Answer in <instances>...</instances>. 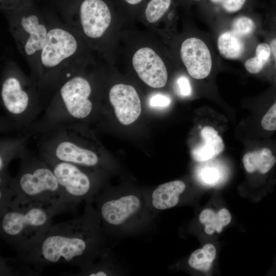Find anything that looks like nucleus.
I'll list each match as a JSON object with an SVG mask.
<instances>
[{"label":"nucleus","mask_w":276,"mask_h":276,"mask_svg":"<svg viewBox=\"0 0 276 276\" xmlns=\"http://www.w3.org/2000/svg\"><path fill=\"white\" fill-rule=\"evenodd\" d=\"M87 213L52 224L38 238L16 249L19 261L36 270L54 264L81 269L88 262L94 235Z\"/></svg>","instance_id":"f257e3e1"},{"label":"nucleus","mask_w":276,"mask_h":276,"mask_svg":"<svg viewBox=\"0 0 276 276\" xmlns=\"http://www.w3.org/2000/svg\"><path fill=\"white\" fill-rule=\"evenodd\" d=\"M16 176L0 187V208L37 206L55 215L72 210L65 201L57 179L47 163L28 151L20 158Z\"/></svg>","instance_id":"f03ea898"},{"label":"nucleus","mask_w":276,"mask_h":276,"mask_svg":"<svg viewBox=\"0 0 276 276\" xmlns=\"http://www.w3.org/2000/svg\"><path fill=\"white\" fill-rule=\"evenodd\" d=\"M49 31L34 79L42 97L55 91L66 78L86 66V43L63 22L48 20Z\"/></svg>","instance_id":"7ed1b4c3"},{"label":"nucleus","mask_w":276,"mask_h":276,"mask_svg":"<svg viewBox=\"0 0 276 276\" xmlns=\"http://www.w3.org/2000/svg\"><path fill=\"white\" fill-rule=\"evenodd\" d=\"M41 98L35 80L26 76L15 62L6 61L0 85V103L4 114L1 124L3 131L32 134V126L43 110Z\"/></svg>","instance_id":"20e7f679"},{"label":"nucleus","mask_w":276,"mask_h":276,"mask_svg":"<svg viewBox=\"0 0 276 276\" xmlns=\"http://www.w3.org/2000/svg\"><path fill=\"white\" fill-rule=\"evenodd\" d=\"M86 66L79 70L58 87L31 129L41 134L61 126L84 124L94 110V88Z\"/></svg>","instance_id":"39448f33"},{"label":"nucleus","mask_w":276,"mask_h":276,"mask_svg":"<svg viewBox=\"0 0 276 276\" xmlns=\"http://www.w3.org/2000/svg\"><path fill=\"white\" fill-rule=\"evenodd\" d=\"M39 134V152L89 169L100 164L101 157L95 149L94 141L86 125L61 126Z\"/></svg>","instance_id":"423d86ee"},{"label":"nucleus","mask_w":276,"mask_h":276,"mask_svg":"<svg viewBox=\"0 0 276 276\" xmlns=\"http://www.w3.org/2000/svg\"><path fill=\"white\" fill-rule=\"evenodd\" d=\"M1 210V238L16 250L40 237L55 215L37 206H7Z\"/></svg>","instance_id":"0eeeda50"},{"label":"nucleus","mask_w":276,"mask_h":276,"mask_svg":"<svg viewBox=\"0 0 276 276\" xmlns=\"http://www.w3.org/2000/svg\"><path fill=\"white\" fill-rule=\"evenodd\" d=\"M8 24L18 51L27 61L34 79L40 54L47 41L48 21L36 13L18 10L9 17Z\"/></svg>","instance_id":"6e6552de"},{"label":"nucleus","mask_w":276,"mask_h":276,"mask_svg":"<svg viewBox=\"0 0 276 276\" xmlns=\"http://www.w3.org/2000/svg\"><path fill=\"white\" fill-rule=\"evenodd\" d=\"M112 21L111 11L103 0H83L77 11L66 17L63 22L87 45L103 38Z\"/></svg>","instance_id":"1a4fd4ad"},{"label":"nucleus","mask_w":276,"mask_h":276,"mask_svg":"<svg viewBox=\"0 0 276 276\" xmlns=\"http://www.w3.org/2000/svg\"><path fill=\"white\" fill-rule=\"evenodd\" d=\"M52 170L65 201L72 209L88 197L93 188L89 168L56 159L39 152Z\"/></svg>","instance_id":"9d476101"},{"label":"nucleus","mask_w":276,"mask_h":276,"mask_svg":"<svg viewBox=\"0 0 276 276\" xmlns=\"http://www.w3.org/2000/svg\"><path fill=\"white\" fill-rule=\"evenodd\" d=\"M108 99L119 122L128 125L135 121L141 113V103L135 89L130 85L117 83L108 90Z\"/></svg>","instance_id":"9b49d317"},{"label":"nucleus","mask_w":276,"mask_h":276,"mask_svg":"<svg viewBox=\"0 0 276 276\" xmlns=\"http://www.w3.org/2000/svg\"><path fill=\"white\" fill-rule=\"evenodd\" d=\"M132 65L140 78L153 88L164 87L167 82L166 66L160 56L152 49H139L132 57Z\"/></svg>","instance_id":"f8f14e48"},{"label":"nucleus","mask_w":276,"mask_h":276,"mask_svg":"<svg viewBox=\"0 0 276 276\" xmlns=\"http://www.w3.org/2000/svg\"><path fill=\"white\" fill-rule=\"evenodd\" d=\"M181 60L188 74L195 79L209 76L212 68V58L205 43L197 37L185 39L180 47Z\"/></svg>","instance_id":"ddd939ff"},{"label":"nucleus","mask_w":276,"mask_h":276,"mask_svg":"<svg viewBox=\"0 0 276 276\" xmlns=\"http://www.w3.org/2000/svg\"><path fill=\"white\" fill-rule=\"evenodd\" d=\"M140 205V199L136 196L127 195L105 201L101 208V214L108 224L118 225L134 214Z\"/></svg>","instance_id":"4468645a"},{"label":"nucleus","mask_w":276,"mask_h":276,"mask_svg":"<svg viewBox=\"0 0 276 276\" xmlns=\"http://www.w3.org/2000/svg\"><path fill=\"white\" fill-rule=\"evenodd\" d=\"M32 134L17 135L15 137L3 138L0 143V180L8 178L10 163L15 158H20L28 151L27 141Z\"/></svg>","instance_id":"2eb2a0df"},{"label":"nucleus","mask_w":276,"mask_h":276,"mask_svg":"<svg viewBox=\"0 0 276 276\" xmlns=\"http://www.w3.org/2000/svg\"><path fill=\"white\" fill-rule=\"evenodd\" d=\"M202 140L191 151L192 158L196 162L210 160L222 152L224 145L218 131L213 127L206 126L200 131Z\"/></svg>","instance_id":"dca6fc26"},{"label":"nucleus","mask_w":276,"mask_h":276,"mask_svg":"<svg viewBox=\"0 0 276 276\" xmlns=\"http://www.w3.org/2000/svg\"><path fill=\"white\" fill-rule=\"evenodd\" d=\"M186 188L180 180H174L159 185L153 192L152 204L158 210H165L175 206L179 195Z\"/></svg>","instance_id":"f3484780"},{"label":"nucleus","mask_w":276,"mask_h":276,"mask_svg":"<svg viewBox=\"0 0 276 276\" xmlns=\"http://www.w3.org/2000/svg\"><path fill=\"white\" fill-rule=\"evenodd\" d=\"M276 163L273 150L267 146L246 153L243 157L244 167L247 172H258L265 174L269 172Z\"/></svg>","instance_id":"a211bd4d"},{"label":"nucleus","mask_w":276,"mask_h":276,"mask_svg":"<svg viewBox=\"0 0 276 276\" xmlns=\"http://www.w3.org/2000/svg\"><path fill=\"white\" fill-rule=\"evenodd\" d=\"M217 49L220 54L227 59L240 58L245 51L244 39L231 30L222 32L218 37Z\"/></svg>","instance_id":"6ab92c4d"},{"label":"nucleus","mask_w":276,"mask_h":276,"mask_svg":"<svg viewBox=\"0 0 276 276\" xmlns=\"http://www.w3.org/2000/svg\"><path fill=\"white\" fill-rule=\"evenodd\" d=\"M232 217L229 212L225 208L217 212L209 209L203 210L200 214L199 219L204 225V231L207 234L212 235L214 231L220 233L223 227L228 224Z\"/></svg>","instance_id":"aec40b11"},{"label":"nucleus","mask_w":276,"mask_h":276,"mask_svg":"<svg viewBox=\"0 0 276 276\" xmlns=\"http://www.w3.org/2000/svg\"><path fill=\"white\" fill-rule=\"evenodd\" d=\"M271 57V51L269 43H259L256 48L255 56L245 61L244 67L250 74H258L270 62Z\"/></svg>","instance_id":"412c9836"},{"label":"nucleus","mask_w":276,"mask_h":276,"mask_svg":"<svg viewBox=\"0 0 276 276\" xmlns=\"http://www.w3.org/2000/svg\"><path fill=\"white\" fill-rule=\"evenodd\" d=\"M216 249L211 244H205L202 248L197 249L191 255L188 260L193 268L203 272L208 271L216 257Z\"/></svg>","instance_id":"4be33fe9"},{"label":"nucleus","mask_w":276,"mask_h":276,"mask_svg":"<svg viewBox=\"0 0 276 276\" xmlns=\"http://www.w3.org/2000/svg\"><path fill=\"white\" fill-rule=\"evenodd\" d=\"M256 26L254 20L246 16H240L235 18L231 26V30L240 37L245 39L252 35Z\"/></svg>","instance_id":"5701e85b"},{"label":"nucleus","mask_w":276,"mask_h":276,"mask_svg":"<svg viewBox=\"0 0 276 276\" xmlns=\"http://www.w3.org/2000/svg\"><path fill=\"white\" fill-rule=\"evenodd\" d=\"M171 0H150L146 10L145 16L150 23H154L159 20L168 11Z\"/></svg>","instance_id":"b1692460"},{"label":"nucleus","mask_w":276,"mask_h":276,"mask_svg":"<svg viewBox=\"0 0 276 276\" xmlns=\"http://www.w3.org/2000/svg\"><path fill=\"white\" fill-rule=\"evenodd\" d=\"M260 123L261 128L266 132L276 130V97L264 112Z\"/></svg>","instance_id":"393cba45"},{"label":"nucleus","mask_w":276,"mask_h":276,"mask_svg":"<svg viewBox=\"0 0 276 276\" xmlns=\"http://www.w3.org/2000/svg\"><path fill=\"white\" fill-rule=\"evenodd\" d=\"M212 3L220 5L227 13H233L239 11L246 0H210Z\"/></svg>","instance_id":"a878e982"},{"label":"nucleus","mask_w":276,"mask_h":276,"mask_svg":"<svg viewBox=\"0 0 276 276\" xmlns=\"http://www.w3.org/2000/svg\"><path fill=\"white\" fill-rule=\"evenodd\" d=\"M202 180L209 185L215 184L220 177L219 171L214 168L207 167L201 172Z\"/></svg>","instance_id":"bb28decb"},{"label":"nucleus","mask_w":276,"mask_h":276,"mask_svg":"<svg viewBox=\"0 0 276 276\" xmlns=\"http://www.w3.org/2000/svg\"><path fill=\"white\" fill-rule=\"evenodd\" d=\"M170 98L164 94H156L149 99V105L152 107L165 108L171 103Z\"/></svg>","instance_id":"cd10ccee"},{"label":"nucleus","mask_w":276,"mask_h":276,"mask_svg":"<svg viewBox=\"0 0 276 276\" xmlns=\"http://www.w3.org/2000/svg\"><path fill=\"white\" fill-rule=\"evenodd\" d=\"M178 94L182 96L187 97L191 95L192 88L189 79L184 76H180L176 81Z\"/></svg>","instance_id":"c85d7f7f"},{"label":"nucleus","mask_w":276,"mask_h":276,"mask_svg":"<svg viewBox=\"0 0 276 276\" xmlns=\"http://www.w3.org/2000/svg\"><path fill=\"white\" fill-rule=\"evenodd\" d=\"M268 42L270 45L271 51L270 62H271L273 68L276 73V32L269 38Z\"/></svg>","instance_id":"c756f323"},{"label":"nucleus","mask_w":276,"mask_h":276,"mask_svg":"<svg viewBox=\"0 0 276 276\" xmlns=\"http://www.w3.org/2000/svg\"><path fill=\"white\" fill-rule=\"evenodd\" d=\"M1 2L4 8L14 10L17 9L16 0H1Z\"/></svg>","instance_id":"7c9ffc66"},{"label":"nucleus","mask_w":276,"mask_h":276,"mask_svg":"<svg viewBox=\"0 0 276 276\" xmlns=\"http://www.w3.org/2000/svg\"><path fill=\"white\" fill-rule=\"evenodd\" d=\"M128 4L130 5H136L140 3L142 0H124Z\"/></svg>","instance_id":"2f4dec72"},{"label":"nucleus","mask_w":276,"mask_h":276,"mask_svg":"<svg viewBox=\"0 0 276 276\" xmlns=\"http://www.w3.org/2000/svg\"><path fill=\"white\" fill-rule=\"evenodd\" d=\"M195 1H200V0H195Z\"/></svg>","instance_id":"473e14b6"}]
</instances>
